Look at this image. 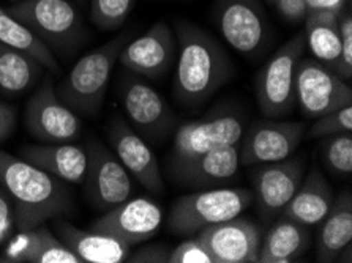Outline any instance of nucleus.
I'll list each match as a JSON object with an SVG mask.
<instances>
[{"label":"nucleus","instance_id":"f257e3e1","mask_svg":"<svg viewBox=\"0 0 352 263\" xmlns=\"http://www.w3.org/2000/svg\"><path fill=\"white\" fill-rule=\"evenodd\" d=\"M179 41L174 96L185 109L206 104L231 78L232 62L210 32L186 21L175 23Z\"/></svg>","mask_w":352,"mask_h":263},{"label":"nucleus","instance_id":"f03ea898","mask_svg":"<svg viewBox=\"0 0 352 263\" xmlns=\"http://www.w3.org/2000/svg\"><path fill=\"white\" fill-rule=\"evenodd\" d=\"M0 187L12 198L19 230L38 227L73 211L72 192L62 180L3 150H0Z\"/></svg>","mask_w":352,"mask_h":263},{"label":"nucleus","instance_id":"7ed1b4c3","mask_svg":"<svg viewBox=\"0 0 352 263\" xmlns=\"http://www.w3.org/2000/svg\"><path fill=\"white\" fill-rule=\"evenodd\" d=\"M128 41V34L116 36L74 63L60 84L57 96L78 115L94 117L103 106L106 92L119 54Z\"/></svg>","mask_w":352,"mask_h":263},{"label":"nucleus","instance_id":"20e7f679","mask_svg":"<svg viewBox=\"0 0 352 263\" xmlns=\"http://www.w3.org/2000/svg\"><path fill=\"white\" fill-rule=\"evenodd\" d=\"M254 201L243 187H210L175 198L168 216V227L177 235H196L199 230L237 218Z\"/></svg>","mask_w":352,"mask_h":263},{"label":"nucleus","instance_id":"39448f33","mask_svg":"<svg viewBox=\"0 0 352 263\" xmlns=\"http://www.w3.org/2000/svg\"><path fill=\"white\" fill-rule=\"evenodd\" d=\"M305 47L302 32L286 41L261 68L256 79V98L265 117H285L296 106V71Z\"/></svg>","mask_w":352,"mask_h":263},{"label":"nucleus","instance_id":"423d86ee","mask_svg":"<svg viewBox=\"0 0 352 263\" xmlns=\"http://www.w3.org/2000/svg\"><path fill=\"white\" fill-rule=\"evenodd\" d=\"M7 12L57 49H74L87 36L81 16L68 0H19Z\"/></svg>","mask_w":352,"mask_h":263},{"label":"nucleus","instance_id":"0eeeda50","mask_svg":"<svg viewBox=\"0 0 352 263\" xmlns=\"http://www.w3.org/2000/svg\"><path fill=\"white\" fill-rule=\"evenodd\" d=\"M245 119L237 112H218L179 126L174 133L168 169L212 150L239 145L245 134Z\"/></svg>","mask_w":352,"mask_h":263},{"label":"nucleus","instance_id":"6e6552de","mask_svg":"<svg viewBox=\"0 0 352 263\" xmlns=\"http://www.w3.org/2000/svg\"><path fill=\"white\" fill-rule=\"evenodd\" d=\"M213 18L223 40L242 56H258L269 43V19L261 0H215Z\"/></svg>","mask_w":352,"mask_h":263},{"label":"nucleus","instance_id":"1a4fd4ad","mask_svg":"<svg viewBox=\"0 0 352 263\" xmlns=\"http://www.w3.org/2000/svg\"><path fill=\"white\" fill-rule=\"evenodd\" d=\"M296 103L307 119H318L352 104V89L316 58H300L296 71Z\"/></svg>","mask_w":352,"mask_h":263},{"label":"nucleus","instance_id":"9d476101","mask_svg":"<svg viewBox=\"0 0 352 263\" xmlns=\"http://www.w3.org/2000/svg\"><path fill=\"white\" fill-rule=\"evenodd\" d=\"M24 122L30 136L45 144L73 142L82 131L79 115L58 98L50 78L43 80L25 104Z\"/></svg>","mask_w":352,"mask_h":263},{"label":"nucleus","instance_id":"9b49d317","mask_svg":"<svg viewBox=\"0 0 352 263\" xmlns=\"http://www.w3.org/2000/svg\"><path fill=\"white\" fill-rule=\"evenodd\" d=\"M120 101L130 126L142 139L158 142L175 128V114L152 85L138 74H128L120 84Z\"/></svg>","mask_w":352,"mask_h":263},{"label":"nucleus","instance_id":"f8f14e48","mask_svg":"<svg viewBox=\"0 0 352 263\" xmlns=\"http://www.w3.org/2000/svg\"><path fill=\"white\" fill-rule=\"evenodd\" d=\"M87 155L84 183L94 205L104 213L128 201L133 192V180L119 158L95 141L89 144Z\"/></svg>","mask_w":352,"mask_h":263},{"label":"nucleus","instance_id":"ddd939ff","mask_svg":"<svg viewBox=\"0 0 352 263\" xmlns=\"http://www.w3.org/2000/svg\"><path fill=\"white\" fill-rule=\"evenodd\" d=\"M177 45L170 27L160 21L136 40L126 41L119 62L128 71L152 80L163 79L173 67Z\"/></svg>","mask_w":352,"mask_h":263},{"label":"nucleus","instance_id":"4468645a","mask_svg":"<svg viewBox=\"0 0 352 263\" xmlns=\"http://www.w3.org/2000/svg\"><path fill=\"white\" fill-rule=\"evenodd\" d=\"M305 125L300 122H258L243 134L239 147L240 164L254 165L278 163L297 152Z\"/></svg>","mask_w":352,"mask_h":263},{"label":"nucleus","instance_id":"2eb2a0df","mask_svg":"<svg viewBox=\"0 0 352 263\" xmlns=\"http://www.w3.org/2000/svg\"><path fill=\"white\" fill-rule=\"evenodd\" d=\"M253 174L254 201L265 221H274L296 194L305 175L303 157H289L278 163L258 164Z\"/></svg>","mask_w":352,"mask_h":263},{"label":"nucleus","instance_id":"dca6fc26","mask_svg":"<svg viewBox=\"0 0 352 263\" xmlns=\"http://www.w3.org/2000/svg\"><path fill=\"white\" fill-rule=\"evenodd\" d=\"M163 224V210L147 197L128 198L94 222L92 230L108 233L124 243L135 246L155 235Z\"/></svg>","mask_w":352,"mask_h":263},{"label":"nucleus","instance_id":"f3484780","mask_svg":"<svg viewBox=\"0 0 352 263\" xmlns=\"http://www.w3.org/2000/svg\"><path fill=\"white\" fill-rule=\"evenodd\" d=\"M209 251L213 263H256L261 248V230L243 218L212 224L196 233Z\"/></svg>","mask_w":352,"mask_h":263},{"label":"nucleus","instance_id":"a211bd4d","mask_svg":"<svg viewBox=\"0 0 352 263\" xmlns=\"http://www.w3.org/2000/svg\"><path fill=\"white\" fill-rule=\"evenodd\" d=\"M108 137L114 147L116 157L124 164L133 179L148 192L162 196L164 183L155 153L148 147L146 139L138 134L130 123L117 117L109 125Z\"/></svg>","mask_w":352,"mask_h":263},{"label":"nucleus","instance_id":"6ab92c4d","mask_svg":"<svg viewBox=\"0 0 352 263\" xmlns=\"http://www.w3.org/2000/svg\"><path fill=\"white\" fill-rule=\"evenodd\" d=\"M240 168L239 145H229L170 168L169 175L179 186L210 190L220 187L237 175Z\"/></svg>","mask_w":352,"mask_h":263},{"label":"nucleus","instance_id":"aec40b11","mask_svg":"<svg viewBox=\"0 0 352 263\" xmlns=\"http://www.w3.org/2000/svg\"><path fill=\"white\" fill-rule=\"evenodd\" d=\"M21 157L63 183L82 185L87 174V148L70 142L24 145Z\"/></svg>","mask_w":352,"mask_h":263},{"label":"nucleus","instance_id":"412c9836","mask_svg":"<svg viewBox=\"0 0 352 263\" xmlns=\"http://www.w3.org/2000/svg\"><path fill=\"white\" fill-rule=\"evenodd\" d=\"M2 262L12 263H82L65 243L45 225L19 230L10 237Z\"/></svg>","mask_w":352,"mask_h":263},{"label":"nucleus","instance_id":"4be33fe9","mask_svg":"<svg viewBox=\"0 0 352 263\" xmlns=\"http://www.w3.org/2000/svg\"><path fill=\"white\" fill-rule=\"evenodd\" d=\"M54 232L82 263H122L130 255V244L97 230H82L54 219Z\"/></svg>","mask_w":352,"mask_h":263},{"label":"nucleus","instance_id":"5701e85b","mask_svg":"<svg viewBox=\"0 0 352 263\" xmlns=\"http://www.w3.org/2000/svg\"><path fill=\"white\" fill-rule=\"evenodd\" d=\"M333 201V190L325 180L324 174L318 168H311L308 175L302 179L296 194L283 208L281 214L310 227L322 222L332 208Z\"/></svg>","mask_w":352,"mask_h":263},{"label":"nucleus","instance_id":"b1692460","mask_svg":"<svg viewBox=\"0 0 352 263\" xmlns=\"http://www.w3.org/2000/svg\"><path fill=\"white\" fill-rule=\"evenodd\" d=\"M310 230L291 218L280 214L275 224L261 241L259 263H289L310 248Z\"/></svg>","mask_w":352,"mask_h":263},{"label":"nucleus","instance_id":"393cba45","mask_svg":"<svg viewBox=\"0 0 352 263\" xmlns=\"http://www.w3.org/2000/svg\"><path fill=\"white\" fill-rule=\"evenodd\" d=\"M318 237V260L333 262L352 241V198L349 192L335 197L333 205L322 219Z\"/></svg>","mask_w":352,"mask_h":263},{"label":"nucleus","instance_id":"a878e982","mask_svg":"<svg viewBox=\"0 0 352 263\" xmlns=\"http://www.w3.org/2000/svg\"><path fill=\"white\" fill-rule=\"evenodd\" d=\"M338 16L330 12H311L305 19V43L313 58L332 68L337 73L340 63Z\"/></svg>","mask_w":352,"mask_h":263},{"label":"nucleus","instance_id":"bb28decb","mask_svg":"<svg viewBox=\"0 0 352 263\" xmlns=\"http://www.w3.org/2000/svg\"><path fill=\"white\" fill-rule=\"evenodd\" d=\"M0 43L28 54L36 62H40L43 68L50 69L54 74L60 71L51 47L38 38L28 25L13 18L5 8H0Z\"/></svg>","mask_w":352,"mask_h":263},{"label":"nucleus","instance_id":"cd10ccee","mask_svg":"<svg viewBox=\"0 0 352 263\" xmlns=\"http://www.w3.org/2000/svg\"><path fill=\"white\" fill-rule=\"evenodd\" d=\"M43 73V65L28 54L0 43V90L19 95L34 87Z\"/></svg>","mask_w":352,"mask_h":263},{"label":"nucleus","instance_id":"c85d7f7f","mask_svg":"<svg viewBox=\"0 0 352 263\" xmlns=\"http://www.w3.org/2000/svg\"><path fill=\"white\" fill-rule=\"evenodd\" d=\"M135 0H90V19L100 30H117L131 14Z\"/></svg>","mask_w":352,"mask_h":263},{"label":"nucleus","instance_id":"c756f323","mask_svg":"<svg viewBox=\"0 0 352 263\" xmlns=\"http://www.w3.org/2000/svg\"><path fill=\"white\" fill-rule=\"evenodd\" d=\"M325 164L335 174L351 175L352 172V136L351 133H341L330 136L324 144Z\"/></svg>","mask_w":352,"mask_h":263},{"label":"nucleus","instance_id":"7c9ffc66","mask_svg":"<svg viewBox=\"0 0 352 263\" xmlns=\"http://www.w3.org/2000/svg\"><path fill=\"white\" fill-rule=\"evenodd\" d=\"M352 131V104L338 111L318 117L310 130V137H330L341 133Z\"/></svg>","mask_w":352,"mask_h":263},{"label":"nucleus","instance_id":"2f4dec72","mask_svg":"<svg viewBox=\"0 0 352 263\" xmlns=\"http://www.w3.org/2000/svg\"><path fill=\"white\" fill-rule=\"evenodd\" d=\"M338 34H340V63L337 74L343 79L352 76V13L351 5L338 16Z\"/></svg>","mask_w":352,"mask_h":263},{"label":"nucleus","instance_id":"473e14b6","mask_svg":"<svg viewBox=\"0 0 352 263\" xmlns=\"http://www.w3.org/2000/svg\"><path fill=\"white\" fill-rule=\"evenodd\" d=\"M169 263H213V260L204 243L195 237L175 246L170 252Z\"/></svg>","mask_w":352,"mask_h":263},{"label":"nucleus","instance_id":"72a5a7b5","mask_svg":"<svg viewBox=\"0 0 352 263\" xmlns=\"http://www.w3.org/2000/svg\"><path fill=\"white\" fill-rule=\"evenodd\" d=\"M16 227V213L12 198L0 187V244L10 240Z\"/></svg>","mask_w":352,"mask_h":263},{"label":"nucleus","instance_id":"f704fd0d","mask_svg":"<svg viewBox=\"0 0 352 263\" xmlns=\"http://www.w3.org/2000/svg\"><path fill=\"white\" fill-rule=\"evenodd\" d=\"M274 5L276 12L287 23H302V21L307 19L308 13H310L305 0H275Z\"/></svg>","mask_w":352,"mask_h":263},{"label":"nucleus","instance_id":"c9c22d12","mask_svg":"<svg viewBox=\"0 0 352 263\" xmlns=\"http://www.w3.org/2000/svg\"><path fill=\"white\" fill-rule=\"evenodd\" d=\"M173 249L168 244H151L136 252V254L128 255V262L131 263H169V257Z\"/></svg>","mask_w":352,"mask_h":263},{"label":"nucleus","instance_id":"e433bc0d","mask_svg":"<svg viewBox=\"0 0 352 263\" xmlns=\"http://www.w3.org/2000/svg\"><path fill=\"white\" fill-rule=\"evenodd\" d=\"M18 123V112L13 106L0 103V142L7 141L16 130Z\"/></svg>","mask_w":352,"mask_h":263},{"label":"nucleus","instance_id":"4c0bfd02","mask_svg":"<svg viewBox=\"0 0 352 263\" xmlns=\"http://www.w3.org/2000/svg\"><path fill=\"white\" fill-rule=\"evenodd\" d=\"M311 12H330L341 14L351 5V0H305Z\"/></svg>","mask_w":352,"mask_h":263},{"label":"nucleus","instance_id":"58836bf2","mask_svg":"<svg viewBox=\"0 0 352 263\" xmlns=\"http://www.w3.org/2000/svg\"><path fill=\"white\" fill-rule=\"evenodd\" d=\"M267 2H270V3H274V2H275V0H267Z\"/></svg>","mask_w":352,"mask_h":263},{"label":"nucleus","instance_id":"ea45409f","mask_svg":"<svg viewBox=\"0 0 352 263\" xmlns=\"http://www.w3.org/2000/svg\"><path fill=\"white\" fill-rule=\"evenodd\" d=\"M79 2H84V0H79Z\"/></svg>","mask_w":352,"mask_h":263},{"label":"nucleus","instance_id":"a19ab883","mask_svg":"<svg viewBox=\"0 0 352 263\" xmlns=\"http://www.w3.org/2000/svg\"><path fill=\"white\" fill-rule=\"evenodd\" d=\"M0 8H2V7H0Z\"/></svg>","mask_w":352,"mask_h":263}]
</instances>
